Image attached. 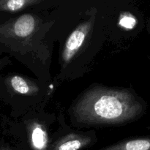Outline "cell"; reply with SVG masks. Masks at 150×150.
Segmentation results:
<instances>
[{
	"label": "cell",
	"instance_id": "cell-2",
	"mask_svg": "<svg viewBox=\"0 0 150 150\" xmlns=\"http://www.w3.org/2000/svg\"><path fill=\"white\" fill-rule=\"evenodd\" d=\"M92 20L81 23L70 35L66 40L62 54L63 64H67L72 61L83 44L84 43L92 26Z\"/></svg>",
	"mask_w": 150,
	"mask_h": 150
},
{
	"label": "cell",
	"instance_id": "cell-1",
	"mask_svg": "<svg viewBox=\"0 0 150 150\" xmlns=\"http://www.w3.org/2000/svg\"><path fill=\"white\" fill-rule=\"evenodd\" d=\"M146 108L144 101L130 89L96 86L78 98L71 114L80 125H120L139 119Z\"/></svg>",
	"mask_w": 150,
	"mask_h": 150
},
{
	"label": "cell",
	"instance_id": "cell-6",
	"mask_svg": "<svg viewBox=\"0 0 150 150\" xmlns=\"http://www.w3.org/2000/svg\"><path fill=\"white\" fill-rule=\"evenodd\" d=\"M99 150H150V137L125 139Z\"/></svg>",
	"mask_w": 150,
	"mask_h": 150
},
{
	"label": "cell",
	"instance_id": "cell-4",
	"mask_svg": "<svg viewBox=\"0 0 150 150\" xmlns=\"http://www.w3.org/2000/svg\"><path fill=\"white\" fill-rule=\"evenodd\" d=\"M28 139L32 150H47L48 136L46 128L40 122L35 120L29 122L26 126Z\"/></svg>",
	"mask_w": 150,
	"mask_h": 150
},
{
	"label": "cell",
	"instance_id": "cell-9",
	"mask_svg": "<svg viewBox=\"0 0 150 150\" xmlns=\"http://www.w3.org/2000/svg\"><path fill=\"white\" fill-rule=\"evenodd\" d=\"M119 25L126 29H133L137 25V19L130 13H123L120 15L119 19Z\"/></svg>",
	"mask_w": 150,
	"mask_h": 150
},
{
	"label": "cell",
	"instance_id": "cell-3",
	"mask_svg": "<svg viewBox=\"0 0 150 150\" xmlns=\"http://www.w3.org/2000/svg\"><path fill=\"white\" fill-rule=\"evenodd\" d=\"M93 142L89 136L79 133H70L56 141L48 150H81L87 147Z\"/></svg>",
	"mask_w": 150,
	"mask_h": 150
},
{
	"label": "cell",
	"instance_id": "cell-10",
	"mask_svg": "<svg viewBox=\"0 0 150 150\" xmlns=\"http://www.w3.org/2000/svg\"><path fill=\"white\" fill-rule=\"evenodd\" d=\"M0 150H11V149H10L9 147H7V146H3V147L1 148V149Z\"/></svg>",
	"mask_w": 150,
	"mask_h": 150
},
{
	"label": "cell",
	"instance_id": "cell-5",
	"mask_svg": "<svg viewBox=\"0 0 150 150\" xmlns=\"http://www.w3.org/2000/svg\"><path fill=\"white\" fill-rule=\"evenodd\" d=\"M37 24V19L34 16L31 14L22 15L13 23V32L17 38H28L35 32Z\"/></svg>",
	"mask_w": 150,
	"mask_h": 150
},
{
	"label": "cell",
	"instance_id": "cell-8",
	"mask_svg": "<svg viewBox=\"0 0 150 150\" xmlns=\"http://www.w3.org/2000/svg\"><path fill=\"white\" fill-rule=\"evenodd\" d=\"M40 2V0H2L0 1V10L9 13H17L29 6Z\"/></svg>",
	"mask_w": 150,
	"mask_h": 150
},
{
	"label": "cell",
	"instance_id": "cell-7",
	"mask_svg": "<svg viewBox=\"0 0 150 150\" xmlns=\"http://www.w3.org/2000/svg\"><path fill=\"white\" fill-rule=\"evenodd\" d=\"M10 84L16 93L23 95H35L39 87L35 82L20 76H13L10 79Z\"/></svg>",
	"mask_w": 150,
	"mask_h": 150
}]
</instances>
